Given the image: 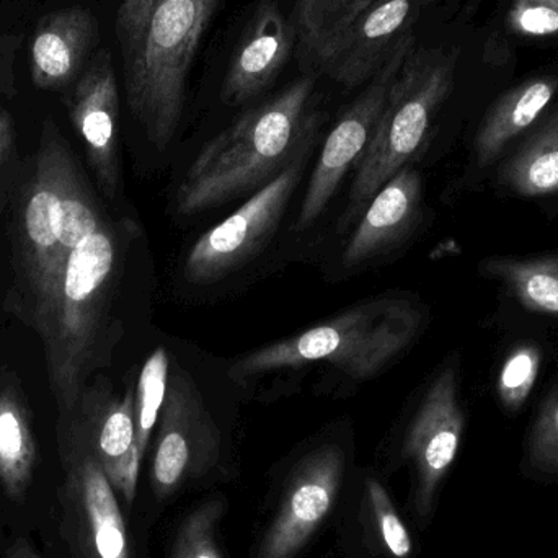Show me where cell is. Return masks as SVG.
I'll return each instance as SVG.
<instances>
[{"mask_svg":"<svg viewBox=\"0 0 558 558\" xmlns=\"http://www.w3.org/2000/svg\"><path fill=\"white\" fill-rule=\"evenodd\" d=\"M221 0H121L114 20L128 107L166 150L179 131L190 74Z\"/></svg>","mask_w":558,"mask_h":558,"instance_id":"6da1fadb","label":"cell"},{"mask_svg":"<svg viewBox=\"0 0 558 558\" xmlns=\"http://www.w3.org/2000/svg\"><path fill=\"white\" fill-rule=\"evenodd\" d=\"M464 412L459 403V373L456 366L439 371L420 402L407 436L405 451L418 475L416 507L422 514L432 508L436 488L461 445Z\"/></svg>","mask_w":558,"mask_h":558,"instance_id":"4fadbf2b","label":"cell"},{"mask_svg":"<svg viewBox=\"0 0 558 558\" xmlns=\"http://www.w3.org/2000/svg\"><path fill=\"white\" fill-rule=\"evenodd\" d=\"M527 456L537 471L558 474V380L541 403L527 441Z\"/></svg>","mask_w":558,"mask_h":558,"instance_id":"4316f807","label":"cell"},{"mask_svg":"<svg viewBox=\"0 0 558 558\" xmlns=\"http://www.w3.org/2000/svg\"><path fill=\"white\" fill-rule=\"evenodd\" d=\"M65 105L98 185L108 198L113 199L120 185V90L113 56L108 49L95 52L81 77L69 88Z\"/></svg>","mask_w":558,"mask_h":558,"instance_id":"7c38bea8","label":"cell"},{"mask_svg":"<svg viewBox=\"0 0 558 558\" xmlns=\"http://www.w3.org/2000/svg\"><path fill=\"white\" fill-rule=\"evenodd\" d=\"M422 324V311L407 299L361 302L317 327L239 357L229 377L241 383L322 361L354 379H367L413 343Z\"/></svg>","mask_w":558,"mask_h":558,"instance_id":"277c9868","label":"cell"},{"mask_svg":"<svg viewBox=\"0 0 558 558\" xmlns=\"http://www.w3.org/2000/svg\"><path fill=\"white\" fill-rule=\"evenodd\" d=\"M429 0H373L318 52V68L338 84L357 87L383 68Z\"/></svg>","mask_w":558,"mask_h":558,"instance_id":"30bf717a","label":"cell"},{"mask_svg":"<svg viewBox=\"0 0 558 558\" xmlns=\"http://www.w3.org/2000/svg\"><path fill=\"white\" fill-rule=\"evenodd\" d=\"M295 28L275 0H264L239 41L226 72L221 100L229 107L247 104L267 90L291 56Z\"/></svg>","mask_w":558,"mask_h":558,"instance_id":"9a60e30c","label":"cell"},{"mask_svg":"<svg viewBox=\"0 0 558 558\" xmlns=\"http://www.w3.org/2000/svg\"><path fill=\"white\" fill-rule=\"evenodd\" d=\"M13 146V120L5 110L0 108V169L9 157Z\"/></svg>","mask_w":558,"mask_h":558,"instance_id":"f546056e","label":"cell"},{"mask_svg":"<svg viewBox=\"0 0 558 558\" xmlns=\"http://www.w3.org/2000/svg\"><path fill=\"white\" fill-rule=\"evenodd\" d=\"M114 268L117 244L104 225L69 255L45 340L49 383L61 410H72L77 402Z\"/></svg>","mask_w":558,"mask_h":558,"instance_id":"8992f818","label":"cell"},{"mask_svg":"<svg viewBox=\"0 0 558 558\" xmlns=\"http://www.w3.org/2000/svg\"><path fill=\"white\" fill-rule=\"evenodd\" d=\"M98 38V20L84 7H68L43 16L29 52L35 87L48 92L71 88L97 52Z\"/></svg>","mask_w":558,"mask_h":558,"instance_id":"2e32d148","label":"cell"},{"mask_svg":"<svg viewBox=\"0 0 558 558\" xmlns=\"http://www.w3.org/2000/svg\"><path fill=\"white\" fill-rule=\"evenodd\" d=\"M38 461L25 400L10 377L0 383V485L7 497L22 500Z\"/></svg>","mask_w":558,"mask_h":558,"instance_id":"ffe728a7","label":"cell"},{"mask_svg":"<svg viewBox=\"0 0 558 558\" xmlns=\"http://www.w3.org/2000/svg\"><path fill=\"white\" fill-rule=\"evenodd\" d=\"M422 213V177L410 166L396 173L371 199L343 252V265L357 267L405 238Z\"/></svg>","mask_w":558,"mask_h":558,"instance_id":"e0dca14e","label":"cell"},{"mask_svg":"<svg viewBox=\"0 0 558 558\" xmlns=\"http://www.w3.org/2000/svg\"><path fill=\"white\" fill-rule=\"evenodd\" d=\"M64 518L81 558H130L126 526L113 487L92 446L65 456Z\"/></svg>","mask_w":558,"mask_h":558,"instance_id":"8fae6325","label":"cell"},{"mask_svg":"<svg viewBox=\"0 0 558 558\" xmlns=\"http://www.w3.org/2000/svg\"><path fill=\"white\" fill-rule=\"evenodd\" d=\"M373 0H298L295 35L302 52L315 59L328 41Z\"/></svg>","mask_w":558,"mask_h":558,"instance_id":"7402d4cb","label":"cell"},{"mask_svg":"<svg viewBox=\"0 0 558 558\" xmlns=\"http://www.w3.org/2000/svg\"><path fill=\"white\" fill-rule=\"evenodd\" d=\"M90 446L101 469L117 464L136 445V393L133 387L123 399L111 400L98 412L90 429Z\"/></svg>","mask_w":558,"mask_h":558,"instance_id":"603a6c76","label":"cell"},{"mask_svg":"<svg viewBox=\"0 0 558 558\" xmlns=\"http://www.w3.org/2000/svg\"><path fill=\"white\" fill-rule=\"evenodd\" d=\"M343 462V452L335 445L322 446L302 459L262 543L260 558H292L305 546L333 508Z\"/></svg>","mask_w":558,"mask_h":558,"instance_id":"5bb4252c","label":"cell"},{"mask_svg":"<svg viewBox=\"0 0 558 558\" xmlns=\"http://www.w3.org/2000/svg\"><path fill=\"white\" fill-rule=\"evenodd\" d=\"M413 46V35L407 36L397 45L383 68L367 82V87L344 110L328 134L299 209L295 222L298 231H304L320 218L347 173L356 169L363 159L386 107L390 88Z\"/></svg>","mask_w":558,"mask_h":558,"instance_id":"52a82bcc","label":"cell"},{"mask_svg":"<svg viewBox=\"0 0 558 558\" xmlns=\"http://www.w3.org/2000/svg\"><path fill=\"white\" fill-rule=\"evenodd\" d=\"M456 56L413 46L390 88L383 114L363 159L354 169L347 218L367 202L420 153L439 108L454 87Z\"/></svg>","mask_w":558,"mask_h":558,"instance_id":"5b68a950","label":"cell"},{"mask_svg":"<svg viewBox=\"0 0 558 558\" xmlns=\"http://www.w3.org/2000/svg\"><path fill=\"white\" fill-rule=\"evenodd\" d=\"M7 558H39L26 541L19 539L7 550Z\"/></svg>","mask_w":558,"mask_h":558,"instance_id":"4dcf8cb0","label":"cell"},{"mask_svg":"<svg viewBox=\"0 0 558 558\" xmlns=\"http://www.w3.org/2000/svg\"><path fill=\"white\" fill-rule=\"evenodd\" d=\"M299 180L301 166L291 163L234 215L203 234L186 255V281L211 284L257 254L277 231Z\"/></svg>","mask_w":558,"mask_h":558,"instance_id":"ba28073f","label":"cell"},{"mask_svg":"<svg viewBox=\"0 0 558 558\" xmlns=\"http://www.w3.org/2000/svg\"><path fill=\"white\" fill-rule=\"evenodd\" d=\"M497 186L521 198L558 196V108L498 166Z\"/></svg>","mask_w":558,"mask_h":558,"instance_id":"d6986e66","label":"cell"},{"mask_svg":"<svg viewBox=\"0 0 558 558\" xmlns=\"http://www.w3.org/2000/svg\"><path fill=\"white\" fill-rule=\"evenodd\" d=\"M169 374V356L166 348H157L144 364L137 380L136 445L143 458L166 400Z\"/></svg>","mask_w":558,"mask_h":558,"instance_id":"cb8c5ba5","label":"cell"},{"mask_svg":"<svg viewBox=\"0 0 558 558\" xmlns=\"http://www.w3.org/2000/svg\"><path fill=\"white\" fill-rule=\"evenodd\" d=\"M97 208L68 141L46 120L35 170L25 186L20 257L28 318L43 341L51 330L69 255L100 228Z\"/></svg>","mask_w":558,"mask_h":558,"instance_id":"7a4b0ae2","label":"cell"},{"mask_svg":"<svg viewBox=\"0 0 558 558\" xmlns=\"http://www.w3.org/2000/svg\"><path fill=\"white\" fill-rule=\"evenodd\" d=\"M154 456V487L167 497L186 478L202 477L218 462L221 438L195 380L182 367L169 374Z\"/></svg>","mask_w":558,"mask_h":558,"instance_id":"9c48e42d","label":"cell"},{"mask_svg":"<svg viewBox=\"0 0 558 558\" xmlns=\"http://www.w3.org/2000/svg\"><path fill=\"white\" fill-rule=\"evenodd\" d=\"M485 277L526 311L558 320V254L537 257H488L481 264Z\"/></svg>","mask_w":558,"mask_h":558,"instance_id":"44dd1931","label":"cell"},{"mask_svg":"<svg viewBox=\"0 0 558 558\" xmlns=\"http://www.w3.org/2000/svg\"><path fill=\"white\" fill-rule=\"evenodd\" d=\"M508 25L530 38L558 35V0H514Z\"/></svg>","mask_w":558,"mask_h":558,"instance_id":"f1b7e54d","label":"cell"},{"mask_svg":"<svg viewBox=\"0 0 558 558\" xmlns=\"http://www.w3.org/2000/svg\"><path fill=\"white\" fill-rule=\"evenodd\" d=\"M541 350L534 343L517 344L505 357L497 380V393L507 412H518L530 399L541 367Z\"/></svg>","mask_w":558,"mask_h":558,"instance_id":"d4e9b609","label":"cell"},{"mask_svg":"<svg viewBox=\"0 0 558 558\" xmlns=\"http://www.w3.org/2000/svg\"><path fill=\"white\" fill-rule=\"evenodd\" d=\"M557 90L558 78L544 75L505 94L485 114L475 136L474 162L477 170L484 172L498 162L508 146L539 120Z\"/></svg>","mask_w":558,"mask_h":558,"instance_id":"ac0fdd59","label":"cell"},{"mask_svg":"<svg viewBox=\"0 0 558 558\" xmlns=\"http://www.w3.org/2000/svg\"><path fill=\"white\" fill-rule=\"evenodd\" d=\"M366 488L380 537L387 549L396 558L409 557L412 554V537L397 514L386 488L376 478H367Z\"/></svg>","mask_w":558,"mask_h":558,"instance_id":"83f0119b","label":"cell"},{"mask_svg":"<svg viewBox=\"0 0 558 558\" xmlns=\"http://www.w3.org/2000/svg\"><path fill=\"white\" fill-rule=\"evenodd\" d=\"M312 95L314 78H298L209 141L180 183L177 211L195 216L277 179L314 134Z\"/></svg>","mask_w":558,"mask_h":558,"instance_id":"3957f363","label":"cell"},{"mask_svg":"<svg viewBox=\"0 0 558 558\" xmlns=\"http://www.w3.org/2000/svg\"><path fill=\"white\" fill-rule=\"evenodd\" d=\"M225 504L211 500L196 508L180 527L172 558H222L218 546V526Z\"/></svg>","mask_w":558,"mask_h":558,"instance_id":"484cf974","label":"cell"}]
</instances>
